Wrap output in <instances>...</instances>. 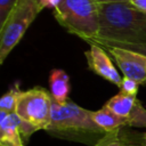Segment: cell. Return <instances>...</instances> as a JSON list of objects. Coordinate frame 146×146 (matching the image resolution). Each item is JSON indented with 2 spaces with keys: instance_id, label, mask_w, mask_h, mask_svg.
Segmentation results:
<instances>
[{
  "instance_id": "14",
  "label": "cell",
  "mask_w": 146,
  "mask_h": 146,
  "mask_svg": "<svg viewBox=\"0 0 146 146\" xmlns=\"http://www.w3.org/2000/svg\"><path fill=\"white\" fill-rule=\"evenodd\" d=\"M18 91L19 90L17 88H13L11 90H9L7 94H5L1 97V99H0V111L8 112V113L15 112Z\"/></svg>"
},
{
  "instance_id": "19",
  "label": "cell",
  "mask_w": 146,
  "mask_h": 146,
  "mask_svg": "<svg viewBox=\"0 0 146 146\" xmlns=\"http://www.w3.org/2000/svg\"><path fill=\"white\" fill-rule=\"evenodd\" d=\"M141 143H143V146H146V132H144L141 136Z\"/></svg>"
},
{
  "instance_id": "13",
  "label": "cell",
  "mask_w": 146,
  "mask_h": 146,
  "mask_svg": "<svg viewBox=\"0 0 146 146\" xmlns=\"http://www.w3.org/2000/svg\"><path fill=\"white\" fill-rule=\"evenodd\" d=\"M88 43H102V44H106V46H112V47H116V48H122L125 50H130L140 55L146 56V43H124V42H106V41H102L98 39H91L87 41Z\"/></svg>"
},
{
  "instance_id": "18",
  "label": "cell",
  "mask_w": 146,
  "mask_h": 146,
  "mask_svg": "<svg viewBox=\"0 0 146 146\" xmlns=\"http://www.w3.org/2000/svg\"><path fill=\"white\" fill-rule=\"evenodd\" d=\"M97 3H116V2H125L130 3L131 0H95Z\"/></svg>"
},
{
  "instance_id": "3",
  "label": "cell",
  "mask_w": 146,
  "mask_h": 146,
  "mask_svg": "<svg viewBox=\"0 0 146 146\" xmlns=\"http://www.w3.org/2000/svg\"><path fill=\"white\" fill-rule=\"evenodd\" d=\"M54 17L67 32L84 41L98 36L99 14L95 0H58Z\"/></svg>"
},
{
  "instance_id": "2",
  "label": "cell",
  "mask_w": 146,
  "mask_h": 146,
  "mask_svg": "<svg viewBox=\"0 0 146 146\" xmlns=\"http://www.w3.org/2000/svg\"><path fill=\"white\" fill-rule=\"evenodd\" d=\"M46 131L59 138L92 146L106 133L92 120L91 111L80 107L70 99L64 104H58L52 99L50 124Z\"/></svg>"
},
{
  "instance_id": "15",
  "label": "cell",
  "mask_w": 146,
  "mask_h": 146,
  "mask_svg": "<svg viewBox=\"0 0 146 146\" xmlns=\"http://www.w3.org/2000/svg\"><path fill=\"white\" fill-rule=\"evenodd\" d=\"M18 0H0V27L5 24L8 15L16 6Z\"/></svg>"
},
{
  "instance_id": "5",
  "label": "cell",
  "mask_w": 146,
  "mask_h": 146,
  "mask_svg": "<svg viewBox=\"0 0 146 146\" xmlns=\"http://www.w3.org/2000/svg\"><path fill=\"white\" fill-rule=\"evenodd\" d=\"M43 9L41 0H18L0 27V64L21 41L27 27Z\"/></svg>"
},
{
  "instance_id": "17",
  "label": "cell",
  "mask_w": 146,
  "mask_h": 146,
  "mask_svg": "<svg viewBox=\"0 0 146 146\" xmlns=\"http://www.w3.org/2000/svg\"><path fill=\"white\" fill-rule=\"evenodd\" d=\"M130 3L138 10L146 14V0H131Z\"/></svg>"
},
{
  "instance_id": "10",
  "label": "cell",
  "mask_w": 146,
  "mask_h": 146,
  "mask_svg": "<svg viewBox=\"0 0 146 146\" xmlns=\"http://www.w3.org/2000/svg\"><path fill=\"white\" fill-rule=\"evenodd\" d=\"M50 95L58 104H64L68 99L70 78L63 70H52L49 76Z\"/></svg>"
},
{
  "instance_id": "1",
  "label": "cell",
  "mask_w": 146,
  "mask_h": 146,
  "mask_svg": "<svg viewBox=\"0 0 146 146\" xmlns=\"http://www.w3.org/2000/svg\"><path fill=\"white\" fill-rule=\"evenodd\" d=\"M98 39L106 42L146 43V14L131 3H98Z\"/></svg>"
},
{
  "instance_id": "9",
  "label": "cell",
  "mask_w": 146,
  "mask_h": 146,
  "mask_svg": "<svg viewBox=\"0 0 146 146\" xmlns=\"http://www.w3.org/2000/svg\"><path fill=\"white\" fill-rule=\"evenodd\" d=\"M19 127L21 121L15 112L0 111V146H24Z\"/></svg>"
},
{
  "instance_id": "4",
  "label": "cell",
  "mask_w": 146,
  "mask_h": 146,
  "mask_svg": "<svg viewBox=\"0 0 146 146\" xmlns=\"http://www.w3.org/2000/svg\"><path fill=\"white\" fill-rule=\"evenodd\" d=\"M52 97L43 88L35 87L18 91L15 114L21 121L22 138L27 139L36 130H46L50 124Z\"/></svg>"
},
{
  "instance_id": "7",
  "label": "cell",
  "mask_w": 146,
  "mask_h": 146,
  "mask_svg": "<svg viewBox=\"0 0 146 146\" xmlns=\"http://www.w3.org/2000/svg\"><path fill=\"white\" fill-rule=\"evenodd\" d=\"M104 106L128 121V127L146 128V110L135 95L120 91Z\"/></svg>"
},
{
  "instance_id": "16",
  "label": "cell",
  "mask_w": 146,
  "mask_h": 146,
  "mask_svg": "<svg viewBox=\"0 0 146 146\" xmlns=\"http://www.w3.org/2000/svg\"><path fill=\"white\" fill-rule=\"evenodd\" d=\"M121 91L128 95H137L138 92V83L129 78H123L122 79V83H121Z\"/></svg>"
},
{
  "instance_id": "6",
  "label": "cell",
  "mask_w": 146,
  "mask_h": 146,
  "mask_svg": "<svg viewBox=\"0 0 146 146\" xmlns=\"http://www.w3.org/2000/svg\"><path fill=\"white\" fill-rule=\"evenodd\" d=\"M96 44L103 47L115 59L116 64L119 65L125 78L136 81L138 84L146 82V56L122 48H116L102 43Z\"/></svg>"
},
{
  "instance_id": "8",
  "label": "cell",
  "mask_w": 146,
  "mask_h": 146,
  "mask_svg": "<svg viewBox=\"0 0 146 146\" xmlns=\"http://www.w3.org/2000/svg\"><path fill=\"white\" fill-rule=\"evenodd\" d=\"M88 62V66L99 76L112 82L113 84L121 87L122 79L106 54V50L96 43H90V49L84 52Z\"/></svg>"
},
{
  "instance_id": "12",
  "label": "cell",
  "mask_w": 146,
  "mask_h": 146,
  "mask_svg": "<svg viewBox=\"0 0 146 146\" xmlns=\"http://www.w3.org/2000/svg\"><path fill=\"white\" fill-rule=\"evenodd\" d=\"M123 128L124 127L106 132L105 136L100 138L94 146H143L141 138L137 143L133 141L129 136L127 137L125 133H123Z\"/></svg>"
},
{
  "instance_id": "11",
  "label": "cell",
  "mask_w": 146,
  "mask_h": 146,
  "mask_svg": "<svg viewBox=\"0 0 146 146\" xmlns=\"http://www.w3.org/2000/svg\"><path fill=\"white\" fill-rule=\"evenodd\" d=\"M91 117L95 123L100 127L105 132H110L122 127H128V121L125 119L115 114L106 106H104L99 111L91 112Z\"/></svg>"
}]
</instances>
